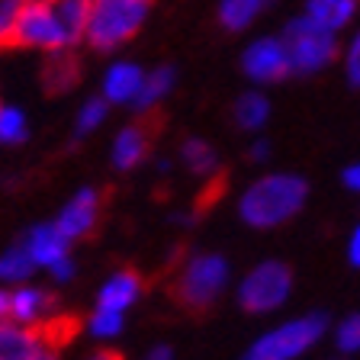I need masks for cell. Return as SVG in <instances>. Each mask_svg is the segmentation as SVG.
<instances>
[{"label": "cell", "instance_id": "obj_1", "mask_svg": "<svg viewBox=\"0 0 360 360\" xmlns=\"http://www.w3.org/2000/svg\"><path fill=\"white\" fill-rule=\"evenodd\" d=\"M309 180L292 171H274L251 180L238 196V219L255 232H274L292 222L309 202Z\"/></svg>", "mask_w": 360, "mask_h": 360}, {"label": "cell", "instance_id": "obj_2", "mask_svg": "<svg viewBox=\"0 0 360 360\" xmlns=\"http://www.w3.org/2000/svg\"><path fill=\"white\" fill-rule=\"evenodd\" d=\"M331 331V315L315 309L306 315H292L286 322L267 328L245 347L241 360H300L312 347H319L325 335Z\"/></svg>", "mask_w": 360, "mask_h": 360}, {"label": "cell", "instance_id": "obj_3", "mask_svg": "<svg viewBox=\"0 0 360 360\" xmlns=\"http://www.w3.org/2000/svg\"><path fill=\"white\" fill-rule=\"evenodd\" d=\"M155 0H90L87 36L94 52H116L142 32Z\"/></svg>", "mask_w": 360, "mask_h": 360}, {"label": "cell", "instance_id": "obj_4", "mask_svg": "<svg viewBox=\"0 0 360 360\" xmlns=\"http://www.w3.org/2000/svg\"><path fill=\"white\" fill-rule=\"evenodd\" d=\"M232 286V264L219 251H196L174 277V296L193 312L212 309Z\"/></svg>", "mask_w": 360, "mask_h": 360}, {"label": "cell", "instance_id": "obj_5", "mask_svg": "<svg viewBox=\"0 0 360 360\" xmlns=\"http://www.w3.org/2000/svg\"><path fill=\"white\" fill-rule=\"evenodd\" d=\"M280 39H283V45H286V58H290L292 77L322 75L325 68L335 65V58H341V49H345V45L338 42V32L312 22L306 13L292 16L283 26Z\"/></svg>", "mask_w": 360, "mask_h": 360}, {"label": "cell", "instance_id": "obj_6", "mask_svg": "<svg viewBox=\"0 0 360 360\" xmlns=\"http://www.w3.org/2000/svg\"><path fill=\"white\" fill-rule=\"evenodd\" d=\"M292 296V270L277 257H264L235 283V302L245 315H270Z\"/></svg>", "mask_w": 360, "mask_h": 360}, {"label": "cell", "instance_id": "obj_7", "mask_svg": "<svg viewBox=\"0 0 360 360\" xmlns=\"http://www.w3.org/2000/svg\"><path fill=\"white\" fill-rule=\"evenodd\" d=\"M10 45H22V49H39V52L52 55V52H68L77 49L71 32L65 30V22L58 16L55 0H26Z\"/></svg>", "mask_w": 360, "mask_h": 360}, {"label": "cell", "instance_id": "obj_8", "mask_svg": "<svg viewBox=\"0 0 360 360\" xmlns=\"http://www.w3.org/2000/svg\"><path fill=\"white\" fill-rule=\"evenodd\" d=\"M71 328L75 322H68V319L58 322V315L45 325H20L7 319V322H0V360H36L39 354L52 351V347L61 351Z\"/></svg>", "mask_w": 360, "mask_h": 360}, {"label": "cell", "instance_id": "obj_9", "mask_svg": "<svg viewBox=\"0 0 360 360\" xmlns=\"http://www.w3.org/2000/svg\"><path fill=\"white\" fill-rule=\"evenodd\" d=\"M241 75L255 87H270L280 84L286 77H292L290 71V58H286V45L280 36H257L241 49Z\"/></svg>", "mask_w": 360, "mask_h": 360}, {"label": "cell", "instance_id": "obj_10", "mask_svg": "<svg viewBox=\"0 0 360 360\" xmlns=\"http://www.w3.org/2000/svg\"><path fill=\"white\" fill-rule=\"evenodd\" d=\"M100 190L97 187H77L75 193L65 200V206L58 210V216L52 219L58 225V232L65 235L71 245L81 238H87L100 222Z\"/></svg>", "mask_w": 360, "mask_h": 360}, {"label": "cell", "instance_id": "obj_11", "mask_svg": "<svg viewBox=\"0 0 360 360\" xmlns=\"http://www.w3.org/2000/svg\"><path fill=\"white\" fill-rule=\"evenodd\" d=\"M58 315V300L52 290L36 283H20L10 290V319L20 325H45Z\"/></svg>", "mask_w": 360, "mask_h": 360}, {"label": "cell", "instance_id": "obj_12", "mask_svg": "<svg viewBox=\"0 0 360 360\" xmlns=\"http://www.w3.org/2000/svg\"><path fill=\"white\" fill-rule=\"evenodd\" d=\"M145 75L148 71L139 61H129V58L112 61V65H106L103 81H100V97L110 106H132L145 84Z\"/></svg>", "mask_w": 360, "mask_h": 360}, {"label": "cell", "instance_id": "obj_13", "mask_svg": "<svg viewBox=\"0 0 360 360\" xmlns=\"http://www.w3.org/2000/svg\"><path fill=\"white\" fill-rule=\"evenodd\" d=\"M20 241H22V248L30 251L32 264H36L39 270H49L52 264H58L61 257L71 255V241L58 232V225H55L52 219L30 225V229L20 235Z\"/></svg>", "mask_w": 360, "mask_h": 360}, {"label": "cell", "instance_id": "obj_14", "mask_svg": "<svg viewBox=\"0 0 360 360\" xmlns=\"http://www.w3.org/2000/svg\"><path fill=\"white\" fill-rule=\"evenodd\" d=\"M145 292V277L132 267L112 270L110 277L103 280V286L97 290V309H112V312L126 315L135 302L142 300Z\"/></svg>", "mask_w": 360, "mask_h": 360}, {"label": "cell", "instance_id": "obj_15", "mask_svg": "<svg viewBox=\"0 0 360 360\" xmlns=\"http://www.w3.org/2000/svg\"><path fill=\"white\" fill-rule=\"evenodd\" d=\"M148 151H151V132H148V126H142V122H129V126H122L120 132L112 135L110 165L116 167V171L129 174V171H135L139 165H145Z\"/></svg>", "mask_w": 360, "mask_h": 360}, {"label": "cell", "instance_id": "obj_16", "mask_svg": "<svg viewBox=\"0 0 360 360\" xmlns=\"http://www.w3.org/2000/svg\"><path fill=\"white\" fill-rule=\"evenodd\" d=\"M180 165L200 180H216L219 171H222V158H219L212 142H206L200 135H190V139L180 142Z\"/></svg>", "mask_w": 360, "mask_h": 360}, {"label": "cell", "instance_id": "obj_17", "mask_svg": "<svg viewBox=\"0 0 360 360\" xmlns=\"http://www.w3.org/2000/svg\"><path fill=\"white\" fill-rule=\"evenodd\" d=\"M277 0H219L216 4V16L219 26L225 32H245L251 30Z\"/></svg>", "mask_w": 360, "mask_h": 360}, {"label": "cell", "instance_id": "obj_18", "mask_svg": "<svg viewBox=\"0 0 360 360\" xmlns=\"http://www.w3.org/2000/svg\"><path fill=\"white\" fill-rule=\"evenodd\" d=\"M232 120L241 132H257L270 122V97L261 87H251L245 94H238V100L232 103Z\"/></svg>", "mask_w": 360, "mask_h": 360}, {"label": "cell", "instance_id": "obj_19", "mask_svg": "<svg viewBox=\"0 0 360 360\" xmlns=\"http://www.w3.org/2000/svg\"><path fill=\"white\" fill-rule=\"evenodd\" d=\"M174 87H177V68H174V65H158L155 71H148V75H145V84H142V90H139V97H135L132 110L135 112L158 110V106L171 97Z\"/></svg>", "mask_w": 360, "mask_h": 360}, {"label": "cell", "instance_id": "obj_20", "mask_svg": "<svg viewBox=\"0 0 360 360\" xmlns=\"http://www.w3.org/2000/svg\"><path fill=\"white\" fill-rule=\"evenodd\" d=\"M77 81H81V61H77L75 49L49 55V61L42 68V87L49 94H68Z\"/></svg>", "mask_w": 360, "mask_h": 360}, {"label": "cell", "instance_id": "obj_21", "mask_svg": "<svg viewBox=\"0 0 360 360\" xmlns=\"http://www.w3.org/2000/svg\"><path fill=\"white\" fill-rule=\"evenodd\" d=\"M360 10V0H306L302 13L312 22L325 26L331 32H341L345 26H351L354 16Z\"/></svg>", "mask_w": 360, "mask_h": 360}, {"label": "cell", "instance_id": "obj_22", "mask_svg": "<svg viewBox=\"0 0 360 360\" xmlns=\"http://www.w3.org/2000/svg\"><path fill=\"white\" fill-rule=\"evenodd\" d=\"M36 264H32L30 251L22 248V241L16 238L13 245H7L0 251V283L7 286H20V283H30L32 274H36Z\"/></svg>", "mask_w": 360, "mask_h": 360}, {"label": "cell", "instance_id": "obj_23", "mask_svg": "<svg viewBox=\"0 0 360 360\" xmlns=\"http://www.w3.org/2000/svg\"><path fill=\"white\" fill-rule=\"evenodd\" d=\"M106 116H110V103L103 97H87L81 103V110L75 112V142H84L87 135H94L97 129H103Z\"/></svg>", "mask_w": 360, "mask_h": 360}, {"label": "cell", "instance_id": "obj_24", "mask_svg": "<svg viewBox=\"0 0 360 360\" xmlns=\"http://www.w3.org/2000/svg\"><path fill=\"white\" fill-rule=\"evenodd\" d=\"M122 328H126V315H122V312H112V309H97V306H94V312L87 315V335L94 338V341H100V345L116 341V338L122 335Z\"/></svg>", "mask_w": 360, "mask_h": 360}, {"label": "cell", "instance_id": "obj_25", "mask_svg": "<svg viewBox=\"0 0 360 360\" xmlns=\"http://www.w3.org/2000/svg\"><path fill=\"white\" fill-rule=\"evenodd\" d=\"M30 139V116L13 103L0 110V145H22Z\"/></svg>", "mask_w": 360, "mask_h": 360}, {"label": "cell", "instance_id": "obj_26", "mask_svg": "<svg viewBox=\"0 0 360 360\" xmlns=\"http://www.w3.org/2000/svg\"><path fill=\"white\" fill-rule=\"evenodd\" d=\"M335 351L345 354V357H357L360 354V312H347L345 319L335 322Z\"/></svg>", "mask_w": 360, "mask_h": 360}, {"label": "cell", "instance_id": "obj_27", "mask_svg": "<svg viewBox=\"0 0 360 360\" xmlns=\"http://www.w3.org/2000/svg\"><path fill=\"white\" fill-rule=\"evenodd\" d=\"M341 65H345V81L354 90H360V26L351 36V42L341 49Z\"/></svg>", "mask_w": 360, "mask_h": 360}, {"label": "cell", "instance_id": "obj_28", "mask_svg": "<svg viewBox=\"0 0 360 360\" xmlns=\"http://www.w3.org/2000/svg\"><path fill=\"white\" fill-rule=\"evenodd\" d=\"M22 7H26V0H0V45H10Z\"/></svg>", "mask_w": 360, "mask_h": 360}, {"label": "cell", "instance_id": "obj_29", "mask_svg": "<svg viewBox=\"0 0 360 360\" xmlns=\"http://www.w3.org/2000/svg\"><path fill=\"white\" fill-rule=\"evenodd\" d=\"M49 277H52V283L55 286H65V283H71V280L77 277V257L75 255H68V257H61L58 264H52V267L45 270Z\"/></svg>", "mask_w": 360, "mask_h": 360}, {"label": "cell", "instance_id": "obj_30", "mask_svg": "<svg viewBox=\"0 0 360 360\" xmlns=\"http://www.w3.org/2000/svg\"><path fill=\"white\" fill-rule=\"evenodd\" d=\"M248 158H251L255 165H267V158H270V142L264 139V135H257L255 142H251V148H248Z\"/></svg>", "mask_w": 360, "mask_h": 360}, {"label": "cell", "instance_id": "obj_31", "mask_svg": "<svg viewBox=\"0 0 360 360\" xmlns=\"http://www.w3.org/2000/svg\"><path fill=\"white\" fill-rule=\"evenodd\" d=\"M341 184H345L351 193H360V161H354V165H347L345 171H341Z\"/></svg>", "mask_w": 360, "mask_h": 360}, {"label": "cell", "instance_id": "obj_32", "mask_svg": "<svg viewBox=\"0 0 360 360\" xmlns=\"http://www.w3.org/2000/svg\"><path fill=\"white\" fill-rule=\"evenodd\" d=\"M347 264H351V267H360V222L354 225L351 238H347Z\"/></svg>", "mask_w": 360, "mask_h": 360}, {"label": "cell", "instance_id": "obj_33", "mask_svg": "<svg viewBox=\"0 0 360 360\" xmlns=\"http://www.w3.org/2000/svg\"><path fill=\"white\" fill-rule=\"evenodd\" d=\"M142 360H174V351L167 345H155Z\"/></svg>", "mask_w": 360, "mask_h": 360}, {"label": "cell", "instance_id": "obj_34", "mask_svg": "<svg viewBox=\"0 0 360 360\" xmlns=\"http://www.w3.org/2000/svg\"><path fill=\"white\" fill-rule=\"evenodd\" d=\"M10 319V290L0 286V322H7Z\"/></svg>", "mask_w": 360, "mask_h": 360}, {"label": "cell", "instance_id": "obj_35", "mask_svg": "<svg viewBox=\"0 0 360 360\" xmlns=\"http://www.w3.org/2000/svg\"><path fill=\"white\" fill-rule=\"evenodd\" d=\"M87 360H122L120 351H110V347H103V351H94Z\"/></svg>", "mask_w": 360, "mask_h": 360}, {"label": "cell", "instance_id": "obj_36", "mask_svg": "<svg viewBox=\"0 0 360 360\" xmlns=\"http://www.w3.org/2000/svg\"><path fill=\"white\" fill-rule=\"evenodd\" d=\"M36 360H61V351L58 347H52V351H45V354H39Z\"/></svg>", "mask_w": 360, "mask_h": 360}, {"label": "cell", "instance_id": "obj_37", "mask_svg": "<svg viewBox=\"0 0 360 360\" xmlns=\"http://www.w3.org/2000/svg\"><path fill=\"white\" fill-rule=\"evenodd\" d=\"M325 360H351V357H345V354H331V357H325Z\"/></svg>", "mask_w": 360, "mask_h": 360}, {"label": "cell", "instance_id": "obj_38", "mask_svg": "<svg viewBox=\"0 0 360 360\" xmlns=\"http://www.w3.org/2000/svg\"><path fill=\"white\" fill-rule=\"evenodd\" d=\"M0 110H4V103H0Z\"/></svg>", "mask_w": 360, "mask_h": 360}]
</instances>
